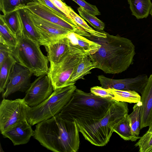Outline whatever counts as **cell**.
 <instances>
[{"mask_svg": "<svg viewBox=\"0 0 152 152\" xmlns=\"http://www.w3.org/2000/svg\"><path fill=\"white\" fill-rule=\"evenodd\" d=\"M150 14L151 16H152V8Z\"/></svg>", "mask_w": 152, "mask_h": 152, "instance_id": "cell-34", "label": "cell"}, {"mask_svg": "<svg viewBox=\"0 0 152 152\" xmlns=\"http://www.w3.org/2000/svg\"><path fill=\"white\" fill-rule=\"evenodd\" d=\"M77 10L81 17L86 20L93 27L100 30H104V23L95 15L90 14L80 7H78Z\"/></svg>", "mask_w": 152, "mask_h": 152, "instance_id": "cell-29", "label": "cell"}, {"mask_svg": "<svg viewBox=\"0 0 152 152\" xmlns=\"http://www.w3.org/2000/svg\"><path fill=\"white\" fill-rule=\"evenodd\" d=\"M115 101L111 98H103L76 88L58 114L71 121L80 118L100 119Z\"/></svg>", "mask_w": 152, "mask_h": 152, "instance_id": "cell-4", "label": "cell"}, {"mask_svg": "<svg viewBox=\"0 0 152 152\" xmlns=\"http://www.w3.org/2000/svg\"><path fill=\"white\" fill-rule=\"evenodd\" d=\"M90 92L94 95L104 98L113 99L114 96L108 89L101 86H95L91 88Z\"/></svg>", "mask_w": 152, "mask_h": 152, "instance_id": "cell-31", "label": "cell"}, {"mask_svg": "<svg viewBox=\"0 0 152 152\" xmlns=\"http://www.w3.org/2000/svg\"><path fill=\"white\" fill-rule=\"evenodd\" d=\"M32 73L28 69L16 62L13 66L9 80L2 97L6 98L17 91L26 92L30 87Z\"/></svg>", "mask_w": 152, "mask_h": 152, "instance_id": "cell-11", "label": "cell"}, {"mask_svg": "<svg viewBox=\"0 0 152 152\" xmlns=\"http://www.w3.org/2000/svg\"><path fill=\"white\" fill-rule=\"evenodd\" d=\"M140 129L149 126L152 124V74L148 77L147 83L141 94Z\"/></svg>", "mask_w": 152, "mask_h": 152, "instance_id": "cell-15", "label": "cell"}, {"mask_svg": "<svg viewBox=\"0 0 152 152\" xmlns=\"http://www.w3.org/2000/svg\"><path fill=\"white\" fill-rule=\"evenodd\" d=\"M66 37L72 47L81 51L88 56L95 53L101 46L97 42L74 32H69Z\"/></svg>", "mask_w": 152, "mask_h": 152, "instance_id": "cell-16", "label": "cell"}, {"mask_svg": "<svg viewBox=\"0 0 152 152\" xmlns=\"http://www.w3.org/2000/svg\"><path fill=\"white\" fill-rule=\"evenodd\" d=\"M38 77L31 83L23 98L30 107L41 103L48 98L54 91L51 82L47 75Z\"/></svg>", "mask_w": 152, "mask_h": 152, "instance_id": "cell-10", "label": "cell"}, {"mask_svg": "<svg viewBox=\"0 0 152 152\" xmlns=\"http://www.w3.org/2000/svg\"><path fill=\"white\" fill-rule=\"evenodd\" d=\"M0 19L17 38L22 35V22L18 10L0 15Z\"/></svg>", "mask_w": 152, "mask_h": 152, "instance_id": "cell-20", "label": "cell"}, {"mask_svg": "<svg viewBox=\"0 0 152 152\" xmlns=\"http://www.w3.org/2000/svg\"><path fill=\"white\" fill-rule=\"evenodd\" d=\"M59 10L70 17L69 6L61 0H49Z\"/></svg>", "mask_w": 152, "mask_h": 152, "instance_id": "cell-33", "label": "cell"}, {"mask_svg": "<svg viewBox=\"0 0 152 152\" xmlns=\"http://www.w3.org/2000/svg\"><path fill=\"white\" fill-rule=\"evenodd\" d=\"M132 15L138 19L146 18L152 8L151 0H127Z\"/></svg>", "mask_w": 152, "mask_h": 152, "instance_id": "cell-19", "label": "cell"}, {"mask_svg": "<svg viewBox=\"0 0 152 152\" xmlns=\"http://www.w3.org/2000/svg\"><path fill=\"white\" fill-rule=\"evenodd\" d=\"M17 42L16 36L0 19V43L5 44L12 49L16 46Z\"/></svg>", "mask_w": 152, "mask_h": 152, "instance_id": "cell-27", "label": "cell"}, {"mask_svg": "<svg viewBox=\"0 0 152 152\" xmlns=\"http://www.w3.org/2000/svg\"><path fill=\"white\" fill-rule=\"evenodd\" d=\"M31 126L26 120L19 123L2 134L4 138L10 139L14 145L25 144L33 136L34 131Z\"/></svg>", "mask_w": 152, "mask_h": 152, "instance_id": "cell-13", "label": "cell"}, {"mask_svg": "<svg viewBox=\"0 0 152 152\" xmlns=\"http://www.w3.org/2000/svg\"><path fill=\"white\" fill-rule=\"evenodd\" d=\"M40 45L38 42L23 33L17 38L16 46L10 51L17 63L37 77L47 75L49 70L48 57L42 53Z\"/></svg>", "mask_w": 152, "mask_h": 152, "instance_id": "cell-5", "label": "cell"}, {"mask_svg": "<svg viewBox=\"0 0 152 152\" xmlns=\"http://www.w3.org/2000/svg\"><path fill=\"white\" fill-rule=\"evenodd\" d=\"M42 0H0V10L3 14L26 8L31 3H41Z\"/></svg>", "mask_w": 152, "mask_h": 152, "instance_id": "cell-24", "label": "cell"}, {"mask_svg": "<svg viewBox=\"0 0 152 152\" xmlns=\"http://www.w3.org/2000/svg\"><path fill=\"white\" fill-rule=\"evenodd\" d=\"M128 114H126L115 125L113 130L125 140L136 141L139 139L140 137L134 136L133 134L128 118Z\"/></svg>", "mask_w": 152, "mask_h": 152, "instance_id": "cell-21", "label": "cell"}, {"mask_svg": "<svg viewBox=\"0 0 152 152\" xmlns=\"http://www.w3.org/2000/svg\"><path fill=\"white\" fill-rule=\"evenodd\" d=\"M18 11L21 19L23 33L32 39L38 42L40 45L44 46L45 41L31 19L28 9L24 8Z\"/></svg>", "mask_w": 152, "mask_h": 152, "instance_id": "cell-17", "label": "cell"}, {"mask_svg": "<svg viewBox=\"0 0 152 152\" xmlns=\"http://www.w3.org/2000/svg\"><path fill=\"white\" fill-rule=\"evenodd\" d=\"M79 130L75 121L58 114L37 124L33 137L47 149L55 152H76L80 145Z\"/></svg>", "mask_w": 152, "mask_h": 152, "instance_id": "cell-2", "label": "cell"}, {"mask_svg": "<svg viewBox=\"0 0 152 152\" xmlns=\"http://www.w3.org/2000/svg\"><path fill=\"white\" fill-rule=\"evenodd\" d=\"M30 107L23 98H3L0 104V130L2 134L19 123L27 120Z\"/></svg>", "mask_w": 152, "mask_h": 152, "instance_id": "cell-8", "label": "cell"}, {"mask_svg": "<svg viewBox=\"0 0 152 152\" xmlns=\"http://www.w3.org/2000/svg\"><path fill=\"white\" fill-rule=\"evenodd\" d=\"M69 16L75 22L85 31L89 33L92 36L96 37L105 38L106 32H101L94 30L90 27L81 17L77 14L69 6Z\"/></svg>", "mask_w": 152, "mask_h": 152, "instance_id": "cell-26", "label": "cell"}, {"mask_svg": "<svg viewBox=\"0 0 152 152\" xmlns=\"http://www.w3.org/2000/svg\"><path fill=\"white\" fill-rule=\"evenodd\" d=\"M62 0V1H63L64 0Z\"/></svg>", "mask_w": 152, "mask_h": 152, "instance_id": "cell-35", "label": "cell"}, {"mask_svg": "<svg viewBox=\"0 0 152 152\" xmlns=\"http://www.w3.org/2000/svg\"><path fill=\"white\" fill-rule=\"evenodd\" d=\"M149 126L148 130L134 145L138 147L139 152H152V124Z\"/></svg>", "mask_w": 152, "mask_h": 152, "instance_id": "cell-28", "label": "cell"}, {"mask_svg": "<svg viewBox=\"0 0 152 152\" xmlns=\"http://www.w3.org/2000/svg\"><path fill=\"white\" fill-rule=\"evenodd\" d=\"M77 88L75 85L58 88L39 105L30 107L27 121L33 126L59 113L70 99Z\"/></svg>", "mask_w": 152, "mask_h": 152, "instance_id": "cell-6", "label": "cell"}, {"mask_svg": "<svg viewBox=\"0 0 152 152\" xmlns=\"http://www.w3.org/2000/svg\"><path fill=\"white\" fill-rule=\"evenodd\" d=\"M114 96L112 99L118 102L136 103L141 101V96L134 91L121 90L114 88H108Z\"/></svg>", "mask_w": 152, "mask_h": 152, "instance_id": "cell-23", "label": "cell"}, {"mask_svg": "<svg viewBox=\"0 0 152 152\" xmlns=\"http://www.w3.org/2000/svg\"><path fill=\"white\" fill-rule=\"evenodd\" d=\"M48 53L50 65L57 64L71 51L72 48L66 36L46 43L45 45Z\"/></svg>", "mask_w": 152, "mask_h": 152, "instance_id": "cell-14", "label": "cell"}, {"mask_svg": "<svg viewBox=\"0 0 152 152\" xmlns=\"http://www.w3.org/2000/svg\"><path fill=\"white\" fill-rule=\"evenodd\" d=\"M12 49L6 45L0 43V66H1L10 54Z\"/></svg>", "mask_w": 152, "mask_h": 152, "instance_id": "cell-32", "label": "cell"}, {"mask_svg": "<svg viewBox=\"0 0 152 152\" xmlns=\"http://www.w3.org/2000/svg\"><path fill=\"white\" fill-rule=\"evenodd\" d=\"M96 65L88 56H86L83 57L80 60L70 78V86L75 85L76 81L79 80L84 79V77L91 73V70L95 68Z\"/></svg>", "mask_w": 152, "mask_h": 152, "instance_id": "cell-18", "label": "cell"}, {"mask_svg": "<svg viewBox=\"0 0 152 152\" xmlns=\"http://www.w3.org/2000/svg\"><path fill=\"white\" fill-rule=\"evenodd\" d=\"M141 101L136 103L134 106L132 112L128 115V118L133 134L139 137L140 133L141 122Z\"/></svg>", "mask_w": 152, "mask_h": 152, "instance_id": "cell-25", "label": "cell"}, {"mask_svg": "<svg viewBox=\"0 0 152 152\" xmlns=\"http://www.w3.org/2000/svg\"><path fill=\"white\" fill-rule=\"evenodd\" d=\"M128 112L127 102L115 101L100 119L80 118L74 121L86 140L95 145L103 146L109 142L115 125Z\"/></svg>", "mask_w": 152, "mask_h": 152, "instance_id": "cell-3", "label": "cell"}, {"mask_svg": "<svg viewBox=\"0 0 152 152\" xmlns=\"http://www.w3.org/2000/svg\"><path fill=\"white\" fill-rule=\"evenodd\" d=\"M72 48L71 51L61 60L57 64L50 65L49 68L47 75L54 91L70 86L69 82L72 75L81 59L88 56L78 49Z\"/></svg>", "mask_w": 152, "mask_h": 152, "instance_id": "cell-7", "label": "cell"}, {"mask_svg": "<svg viewBox=\"0 0 152 152\" xmlns=\"http://www.w3.org/2000/svg\"><path fill=\"white\" fill-rule=\"evenodd\" d=\"M28 12L36 28L45 41L44 45L47 43L65 37L70 32L56 24L39 17L28 9Z\"/></svg>", "mask_w": 152, "mask_h": 152, "instance_id": "cell-12", "label": "cell"}, {"mask_svg": "<svg viewBox=\"0 0 152 152\" xmlns=\"http://www.w3.org/2000/svg\"><path fill=\"white\" fill-rule=\"evenodd\" d=\"M106 33L105 38L89 37L101 46L95 53L88 56L96 64L95 68L107 74L121 73L133 64L135 46L126 38Z\"/></svg>", "mask_w": 152, "mask_h": 152, "instance_id": "cell-1", "label": "cell"}, {"mask_svg": "<svg viewBox=\"0 0 152 152\" xmlns=\"http://www.w3.org/2000/svg\"><path fill=\"white\" fill-rule=\"evenodd\" d=\"M80 7L90 14L94 15H101V13L95 5L91 4L85 0H72Z\"/></svg>", "mask_w": 152, "mask_h": 152, "instance_id": "cell-30", "label": "cell"}, {"mask_svg": "<svg viewBox=\"0 0 152 152\" xmlns=\"http://www.w3.org/2000/svg\"><path fill=\"white\" fill-rule=\"evenodd\" d=\"M26 8L39 17L56 24L70 32L88 37L91 36L81 28L74 26L59 17L47 6L44 1L42 3H29Z\"/></svg>", "mask_w": 152, "mask_h": 152, "instance_id": "cell-9", "label": "cell"}, {"mask_svg": "<svg viewBox=\"0 0 152 152\" xmlns=\"http://www.w3.org/2000/svg\"><path fill=\"white\" fill-rule=\"evenodd\" d=\"M16 62L14 58L10 54L0 66V92L2 94L4 92L6 88L12 67Z\"/></svg>", "mask_w": 152, "mask_h": 152, "instance_id": "cell-22", "label": "cell"}]
</instances>
